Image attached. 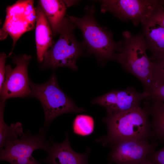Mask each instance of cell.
I'll return each instance as SVG.
<instances>
[{
    "instance_id": "obj_22",
    "label": "cell",
    "mask_w": 164,
    "mask_h": 164,
    "mask_svg": "<svg viewBox=\"0 0 164 164\" xmlns=\"http://www.w3.org/2000/svg\"><path fill=\"white\" fill-rule=\"evenodd\" d=\"M158 23L164 28V7L161 5L155 11L149 19Z\"/></svg>"
},
{
    "instance_id": "obj_16",
    "label": "cell",
    "mask_w": 164,
    "mask_h": 164,
    "mask_svg": "<svg viewBox=\"0 0 164 164\" xmlns=\"http://www.w3.org/2000/svg\"><path fill=\"white\" fill-rule=\"evenodd\" d=\"M148 99L149 115L152 117L151 128L154 138L161 143L164 142V102Z\"/></svg>"
},
{
    "instance_id": "obj_2",
    "label": "cell",
    "mask_w": 164,
    "mask_h": 164,
    "mask_svg": "<svg viewBox=\"0 0 164 164\" xmlns=\"http://www.w3.org/2000/svg\"><path fill=\"white\" fill-rule=\"evenodd\" d=\"M123 39L118 42L115 60L127 72L137 77L150 93L152 87V62L147 55L145 39L142 33L133 35L128 31L122 33Z\"/></svg>"
},
{
    "instance_id": "obj_25",
    "label": "cell",
    "mask_w": 164,
    "mask_h": 164,
    "mask_svg": "<svg viewBox=\"0 0 164 164\" xmlns=\"http://www.w3.org/2000/svg\"><path fill=\"white\" fill-rule=\"evenodd\" d=\"M137 164H154L146 159Z\"/></svg>"
},
{
    "instance_id": "obj_12",
    "label": "cell",
    "mask_w": 164,
    "mask_h": 164,
    "mask_svg": "<svg viewBox=\"0 0 164 164\" xmlns=\"http://www.w3.org/2000/svg\"><path fill=\"white\" fill-rule=\"evenodd\" d=\"M36 14L35 39L38 61L43 62L46 53L52 46L53 32L47 17L42 7L35 8Z\"/></svg>"
},
{
    "instance_id": "obj_23",
    "label": "cell",
    "mask_w": 164,
    "mask_h": 164,
    "mask_svg": "<svg viewBox=\"0 0 164 164\" xmlns=\"http://www.w3.org/2000/svg\"><path fill=\"white\" fill-rule=\"evenodd\" d=\"M7 162L11 164H40L32 155L28 157L12 158L9 160Z\"/></svg>"
},
{
    "instance_id": "obj_11",
    "label": "cell",
    "mask_w": 164,
    "mask_h": 164,
    "mask_svg": "<svg viewBox=\"0 0 164 164\" xmlns=\"http://www.w3.org/2000/svg\"><path fill=\"white\" fill-rule=\"evenodd\" d=\"M65 135V140L62 143H57L51 140L47 156L40 161L49 164H89L90 149L83 153L76 152L71 147L67 133Z\"/></svg>"
},
{
    "instance_id": "obj_20",
    "label": "cell",
    "mask_w": 164,
    "mask_h": 164,
    "mask_svg": "<svg viewBox=\"0 0 164 164\" xmlns=\"http://www.w3.org/2000/svg\"><path fill=\"white\" fill-rule=\"evenodd\" d=\"M146 159L154 164H164V146L158 151L149 153Z\"/></svg>"
},
{
    "instance_id": "obj_6",
    "label": "cell",
    "mask_w": 164,
    "mask_h": 164,
    "mask_svg": "<svg viewBox=\"0 0 164 164\" xmlns=\"http://www.w3.org/2000/svg\"><path fill=\"white\" fill-rule=\"evenodd\" d=\"M103 13L108 12L124 21L131 20L135 26L149 20L161 5L157 0H102L98 1Z\"/></svg>"
},
{
    "instance_id": "obj_15",
    "label": "cell",
    "mask_w": 164,
    "mask_h": 164,
    "mask_svg": "<svg viewBox=\"0 0 164 164\" xmlns=\"http://www.w3.org/2000/svg\"><path fill=\"white\" fill-rule=\"evenodd\" d=\"M40 6L49 22L54 36L58 31L66 14L67 5L65 1L59 0H41Z\"/></svg>"
},
{
    "instance_id": "obj_10",
    "label": "cell",
    "mask_w": 164,
    "mask_h": 164,
    "mask_svg": "<svg viewBox=\"0 0 164 164\" xmlns=\"http://www.w3.org/2000/svg\"><path fill=\"white\" fill-rule=\"evenodd\" d=\"M159 142L129 139L112 144L107 158L109 164H137L154 151Z\"/></svg>"
},
{
    "instance_id": "obj_26",
    "label": "cell",
    "mask_w": 164,
    "mask_h": 164,
    "mask_svg": "<svg viewBox=\"0 0 164 164\" xmlns=\"http://www.w3.org/2000/svg\"><path fill=\"white\" fill-rule=\"evenodd\" d=\"M161 2L162 3V5H163L164 7V0H161Z\"/></svg>"
},
{
    "instance_id": "obj_5",
    "label": "cell",
    "mask_w": 164,
    "mask_h": 164,
    "mask_svg": "<svg viewBox=\"0 0 164 164\" xmlns=\"http://www.w3.org/2000/svg\"><path fill=\"white\" fill-rule=\"evenodd\" d=\"M31 96L41 102L44 111V128H47L52 121L60 115L68 113H81L86 111L78 107L59 87L53 74L47 82L35 84L29 80Z\"/></svg>"
},
{
    "instance_id": "obj_9",
    "label": "cell",
    "mask_w": 164,
    "mask_h": 164,
    "mask_svg": "<svg viewBox=\"0 0 164 164\" xmlns=\"http://www.w3.org/2000/svg\"><path fill=\"white\" fill-rule=\"evenodd\" d=\"M47 129L41 128L36 135L32 134L29 131H26L20 139L7 138L0 150V161H7L12 158L29 157L38 149H43L48 152L51 142L46 138Z\"/></svg>"
},
{
    "instance_id": "obj_19",
    "label": "cell",
    "mask_w": 164,
    "mask_h": 164,
    "mask_svg": "<svg viewBox=\"0 0 164 164\" xmlns=\"http://www.w3.org/2000/svg\"><path fill=\"white\" fill-rule=\"evenodd\" d=\"M152 62L151 90L164 83V57Z\"/></svg>"
},
{
    "instance_id": "obj_7",
    "label": "cell",
    "mask_w": 164,
    "mask_h": 164,
    "mask_svg": "<svg viewBox=\"0 0 164 164\" xmlns=\"http://www.w3.org/2000/svg\"><path fill=\"white\" fill-rule=\"evenodd\" d=\"M31 58L25 54L13 59L16 66L12 69L10 65L5 66V78L0 90L1 101L14 97L31 96L28 73V66Z\"/></svg>"
},
{
    "instance_id": "obj_1",
    "label": "cell",
    "mask_w": 164,
    "mask_h": 164,
    "mask_svg": "<svg viewBox=\"0 0 164 164\" xmlns=\"http://www.w3.org/2000/svg\"><path fill=\"white\" fill-rule=\"evenodd\" d=\"M149 102L144 106L114 114H107L102 120L106 124V135L96 141L104 147H110L117 142L136 139L150 141L154 138L149 120Z\"/></svg>"
},
{
    "instance_id": "obj_13",
    "label": "cell",
    "mask_w": 164,
    "mask_h": 164,
    "mask_svg": "<svg viewBox=\"0 0 164 164\" xmlns=\"http://www.w3.org/2000/svg\"><path fill=\"white\" fill-rule=\"evenodd\" d=\"M142 33L152 61L164 57V28L150 19L142 24Z\"/></svg>"
},
{
    "instance_id": "obj_17",
    "label": "cell",
    "mask_w": 164,
    "mask_h": 164,
    "mask_svg": "<svg viewBox=\"0 0 164 164\" xmlns=\"http://www.w3.org/2000/svg\"><path fill=\"white\" fill-rule=\"evenodd\" d=\"M5 102L1 101L0 105V149L3 148V145L8 138H18L24 134L21 123L17 122L11 124L10 126L5 123L4 119V111Z\"/></svg>"
},
{
    "instance_id": "obj_4",
    "label": "cell",
    "mask_w": 164,
    "mask_h": 164,
    "mask_svg": "<svg viewBox=\"0 0 164 164\" xmlns=\"http://www.w3.org/2000/svg\"><path fill=\"white\" fill-rule=\"evenodd\" d=\"M76 27L68 17H65L58 31L59 37L46 53L43 60L45 67L56 68L67 67L77 70L76 62L86 50L83 43L78 42L75 37Z\"/></svg>"
},
{
    "instance_id": "obj_24",
    "label": "cell",
    "mask_w": 164,
    "mask_h": 164,
    "mask_svg": "<svg viewBox=\"0 0 164 164\" xmlns=\"http://www.w3.org/2000/svg\"><path fill=\"white\" fill-rule=\"evenodd\" d=\"M6 55L3 53L0 56V90L2 89L4 82L5 75V62Z\"/></svg>"
},
{
    "instance_id": "obj_3",
    "label": "cell",
    "mask_w": 164,
    "mask_h": 164,
    "mask_svg": "<svg viewBox=\"0 0 164 164\" xmlns=\"http://www.w3.org/2000/svg\"><path fill=\"white\" fill-rule=\"evenodd\" d=\"M85 10V13L82 17L68 16L81 31L87 52L104 63L115 60L118 44L114 41L112 33L98 23L94 16V6L87 7Z\"/></svg>"
},
{
    "instance_id": "obj_14",
    "label": "cell",
    "mask_w": 164,
    "mask_h": 164,
    "mask_svg": "<svg viewBox=\"0 0 164 164\" xmlns=\"http://www.w3.org/2000/svg\"><path fill=\"white\" fill-rule=\"evenodd\" d=\"M150 96L148 92L139 93L133 87H129L123 90H117L116 104L111 112L107 114H114L126 111L141 106L142 101Z\"/></svg>"
},
{
    "instance_id": "obj_8",
    "label": "cell",
    "mask_w": 164,
    "mask_h": 164,
    "mask_svg": "<svg viewBox=\"0 0 164 164\" xmlns=\"http://www.w3.org/2000/svg\"><path fill=\"white\" fill-rule=\"evenodd\" d=\"M33 1L19 0L9 6L2 29L9 33L13 40V47L20 36L34 28L36 14Z\"/></svg>"
},
{
    "instance_id": "obj_18",
    "label": "cell",
    "mask_w": 164,
    "mask_h": 164,
    "mask_svg": "<svg viewBox=\"0 0 164 164\" xmlns=\"http://www.w3.org/2000/svg\"><path fill=\"white\" fill-rule=\"evenodd\" d=\"M72 128L74 133L77 135L82 136H88L94 130V118L88 115H77L73 120Z\"/></svg>"
},
{
    "instance_id": "obj_21",
    "label": "cell",
    "mask_w": 164,
    "mask_h": 164,
    "mask_svg": "<svg viewBox=\"0 0 164 164\" xmlns=\"http://www.w3.org/2000/svg\"><path fill=\"white\" fill-rule=\"evenodd\" d=\"M149 99H155L164 102V83L152 88L150 92Z\"/></svg>"
}]
</instances>
